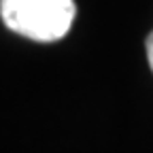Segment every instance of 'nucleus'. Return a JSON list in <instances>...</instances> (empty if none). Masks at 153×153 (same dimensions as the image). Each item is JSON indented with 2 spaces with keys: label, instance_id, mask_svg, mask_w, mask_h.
<instances>
[{
  "label": "nucleus",
  "instance_id": "nucleus-1",
  "mask_svg": "<svg viewBox=\"0 0 153 153\" xmlns=\"http://www.w3.org/2000/svg\"><path fill=\"white\" fill-rule=\"evenodd\" d=\"M74 15V0H0L4 26L36 43H55L64 38Z\"/></svg>",
  "mask_w": 153,
  "mask_h": 153
},
{
  "label": "nucleus",
  "instance_id": "nucleus-2",
  "mask_svg": "<svg viewBox=\"0 0 153 153\" xmlns=\"http://www.w3.org/2000/svg\"><path fill=\"white\" fill-rule=\"evenodd\" d=\"M145 47H147V60H149V66H151V72H153V32L147 36Z\"/></svg>",
  "mask_w": 153,
  "mask_h": 153
}]
</instances>
